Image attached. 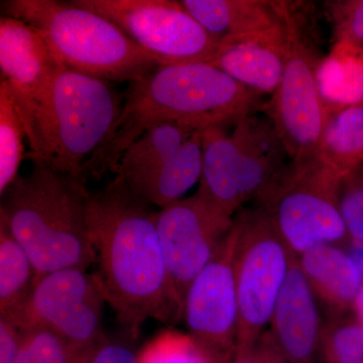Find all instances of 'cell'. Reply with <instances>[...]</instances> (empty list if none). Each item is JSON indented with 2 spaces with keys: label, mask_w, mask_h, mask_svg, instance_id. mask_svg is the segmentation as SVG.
<instances>
[{
  "label": "cell",
  "mask_w": 363,
  "mask_h": 363,
  "mask_svg": "<svg viewBox=\"0 0 363 363\" xmlns=\"http://www.w3.org/2000/svg\"><path fill=\"white\" fill-rule=\"evenodd\" d=\"M157 213L119 176L88 194L94 272L107 304L131 335L147 320L177 323L183 302L164 264Z\"/></svg>",
  "instance_id": "cell-1"
},
{
  "label": "cell",
  "mask_w": 363,
  "mask_h": 363,
  "mask_svg": "<svg viewBox=\"0 0 363 363\" xmlns=\"http://www.w3.org/2000/svg\"><path fill=\"white\" fill-rule=\"evenodd\" d=\"M121 116L102 147L85 164L86 175L114 173L128 147L157 124L196 130L235 124L259 108L260 95L207 62L160 65L130 82Z\"/></svg>",
  "instance_id": "cell-2"
},
{
  "label": "cell",
  "mask_w": 363,
  "mask_h": 363,
  "mask_svg": "<svg viewBox=\"0 0 363 363\" xmlns=\"http://www.w3.org/2000/svg\"><path fill=\"white\" fill-rule=\"evenodd\" d=\"M1 195L0 222L25 248L35 279L69 267L96 262L88 219L84 181L33 162Z\"/></svg>",
  "instance_id": "cell-3"
},
{
  "label": "cell",
  "mask_w": 363,
  "mask_h": 363,
  "mask_svg": "<svg viewBox=\"0 0 363 363\" xmlns=\"http://www.w3.org/2000/svg\"><path fill=\"white\" fill-rule=\"evenodd\" d=\"M123 98L109 81L62 66L38 107L26 157L84 181L85 164L108 138Z\"/></svg>",
  "instance_id": "cell-4"
},
{
  "label": "cell",
  "mask_w": 363,
  "mask_h": 363,
  "mask_svg": "<svg viewBox=\"0 0 363 363\" xmlns=\"http://www.w3.org/2000/svg\"><path fill=\"white\" fill-rule=\"evenodd\" d=\"M4 16L25 21L65 68L109 82H131L159 63L111 21L57 0H6Z\"/></svg>",
  "instance_id": "cell-5"
},
{
  "label": "cell",
  "mask_w": 363,
  "mask_h": 363,
  "mask_svg": "<svg viewBox=\"0 0 363 363\" xmlns=\"http://www.w3.org/2000/svg\"><path fill=\"white\" fill-rule=\"evenodd\" d=\"M216 125L202 130L203 162L196 195L221 216L233 219L255 200L288 157L269 117H245L233 133Z\"/></svg>",
  "instance_id": "cell-6"
},
{
  "label": "cell",
  "mask_w": 363,
  "mask_h": 363,
  "mask_svg": "<svg viewBox=\"0 0 363 363\" xmlns=\"http://www.w3.org/2000/svg\"><path fill=\"white\" fill-rule=\"evenodd\" d=\"M340 179L317 156L290 160L255 199L296 257L350 241L339 208Z\"/></svg>",
  "instance_id": "cell-7"
},
{
  "label": "cell",
  "mask_w": 363,
  "mask_h": 363,
  "mask_svg": "<svg viewBox=\"0 0 363 363\" xmlns=\"http://www.w3.org/2000/svg\"><path fill=\"white\" fill-rule=\"evenodd\" d=\"M240 233L236 253L238 334L235 350L259 340L269 326L274 307L295 255L257 206L236 215Z\"/></svg>",
  "instance_id": "cell-8"
},
{
  "label": "cell",
  "mask_w": 363,
  "mask_h": 363,
  "mask_svg": "<svg viewBox=\"0 0 363 363\" xmlns=\"http://www.w3.org/2000/svg\"><path fill=\"white\" fill-rule=\"evenodd\" d=\"M105 304L94 272L69 267L35 279L25 301L1 318L21 331L54 332L82 353L92 350L105 337L101 327Z\"/></svg>",
  "instance_id": "cell-9"
},
{
  "label": "cell",
  "mask_w": 363,
  "mask_h": 363,
  "mask_svg": "<svg viewBox=\"0 0 363 363\" xmlns=\"http://www.w3.org/2000/svg\"><path fill=\"white\" fill-rule=\"evenodd\" d=\"M116 23L159 65L209 62L218 40L173 0H73Z\"/></svg>",
  "instance_id": "cell-10"
},
{
  "label": "cell",
  "mask_w": 363,
  "mask_h": 363,
  "mask_svg": "<svg viewBox=\"0 0 363 363\" xmlns=\"http://www.w3.org/2000/svg\"><path fill=\"white\" fill-rule=\"evenodd\" d=\"M290 45L285 70L271 101L264 105L290 160L316 156L326 112L319 90L316 72L319 57L305 39L291 13Z\"/></svg>",
  "instance_id": "cell-11"
},
{
  "label": "cell",
  "mask_w": 363,
  "mask_h": 363,
  "mask_svg": "<svg viewBox=\"0 0 363 363\" xmlns=\"http://www.w3.org/2000/svg\"><path fill=\"white\" fill-rule=\"evenodd\" d=\"M240 233L234 216L233 227L213 259L189 286L183 306L189 333L226 358L233 354L238 342L235 262Z\"/></svg>",
  "instance_id": "cell-12"
},
{
  "label": "cell",
  "mask_w": 363,
  "mask_h": 363,
  "mask_svg": "<svg viewBox=\"0 0 363 363\" xmlns=\"http://www.w3.org/2000/svg\"><path fill=\"white\" fill-rule=\"evenodd\" d=\"M233 224V219L217 214L196 194L157 212L164 264L183 306L189 286L213 259Z\"/></svg>",
  "instance_id": "cell-13"
},
{
  "label": "cell",
  "mask_w": 363,
  "mask_h": 363,
  "mask_svg": "<svg viewBox=\"0 0 363 363\" xmlns=\"http://www.w3.org/2000/svg\"><path fill=\"white\" fill-rule=\"evenodd\" d=\"M62 65L39 33L25 21L0 18V71L23 117L30 150L35 117L45 90Z\"/></svg>",
  "instance_id": "cell-14"
},
{
  "label": "cell",
  "mask_w": 363,
  "mask_h": 363,
  "mask_svg": "<svg viewBox=\"0 0 363 363\" xmlns=\"http://www.w3.org/2000/svg\"><path fill=\"white\" fill-rule=\"evenodd\" d=\"M289 18L285 23L269 30L220 40L208 63L257 94H274L288 57Z\"/></svg>",
  "instance_id": "cell-15"
},
{
  "label": "cell",
  "mask_w": 363,
  "mask_h": 363,
  "mask_svg": "<svg viewBox=\"0 0 363 363\" xmlns=\"http://www.w3.org/2000/svg\"><path fill=\"white\" fill-rule=\"evenodd\" d=\"M318 306L295 257L272 313L269 330L289 363H319L323 325Z\"/></svg>",
  "instance_id": "cell-16"
},
{
  "label": "cell",
  "mask_w": 363,
  "mask_h": 363,
  "mask_svg": "<svg viewBox=\"0 0 363 363\" xmlns=\"http://www.w3.org/2000/svg\"><path fill=\"white\" fill-rule=\"evenodd\" d=\"M298 266L329 318L352 314L363 283L357 259L339 245H319L298 257Z\"/></svg>",
  "instance_id": "cell-17"
},
{
  "label": "cell",
  "mask_w": 363,
  "mask_h": 363,
  "mask_svg": "<svg viewBox=\"0 0 363 363\" xmlns=\"http://www.w3.org/2000/svg\"><path fill=\"white\" fill-rule=\"evenodd\" d=\"M188 13L215 40L262 32L285 23L288 2L266 0H183Z\"/></svg>",
  "instance_id": "cell-18"
},
{
  "label": "cell",
  "mask_w": 363,
  "mask_h": 363,
  "mask_svg": "<svg viewBox=\"0 0 363 363\" xmlns=\"http://www.w3.org/2000/svg\"><path fill=\"white\" fill-rule=\"evenodd\" d=\"M202 130L195 131L175 156L161 166L130 183L125 182L131 191L161 209L181 200L201 178Z\"/></svg>",
  "instance_id": "cell-19"
},
{
  "label": "cell",
  "mask_w": 363,
  "mask_h": 363,
  "mask_svg": "<svg viewBox=\"0 0 363 363\" xmlns=\"http://www.w3.org/2000/svg\"><path fill=\"white\" fill-rule=\"evenodd\" d=\"M320 97L327 114L363 105V49L335 42L316 72Z\"/></svg>",
  "instance_id": "cell-20"
},
{
  "label": "cell",
  "mask_w": 363,
  "mask_h": 363,
  "mask_svg": "<svg viewBox=\"0 0 363 363\" xmlns=\"http://www.w3.org/2000/svg\"><path fill=\"white\" fill-rule=\"evenodd\" d=\"M195 131L191 126L178 123L152 126L123 152L114 174L126 183L147 175L175 156Z\"/></svg>",
  "instance_id": "cell-21"
},
{
  "label": "cell",
  "mask_w": 363,
  "mask_h": 363,
  "mask_svg": "<svg viewBox=\"0 0 363 363\" xmlns=\"http://www.w3.org/2000/svg\"><path fill=\"white\" fill-rule=\"evenodd\" d=\"M316 156L339 177L363 164V105L327 114Z\"/></svg>",
  "instance_id": "cell-22"
},
{
  "label": "cell",
  "mask_w": 363,
  "mask_h": 363,
  "mask_svg": "<svg viewBox=\"0 0 363 363\" xmlns=\"http://www.w3.org/2000/svg\"><path fill=\"white\" fill-rule=\"evenodd\" d=\"M35 277L28 252L0 222V317L6 316L25 301Z\"/></svg>",
  "instance_id": "cell-23"
},
{
  "label": "cell",
  "mask_w": 363,
  "mask_h": 363,
  "mask_svg": "<svg viewBox=\"0 0 363 363\" xmlns=\"http://www.w3.org/2000/svg\"><path fill=\"white\" fill-rule=\"evenodd\" d=\"M23 117L4 80H0V194L16 181L25 154Z\"/></svg>",
  "instance_id": "cell-24"
},
{
  "label": "cell",
  "mask_w": 363,
  "mask_h": 363,
  "mask_svg": "<svg viewBox=\"0 0 363 363\" xmlns=\"http://www.w3.org/2000/svg\"><path fill=\"white\" fill-rule=\"evenodd\" d=\"M138 363H227L190 333L167 330L152 338L138 354Z\"/></svg>",
  "instance_id": "cell-25"
},
{
  "label": "cell",
  "mask_w": 363,
  "mask_h": 363,
  "mask_svg": "<svg viewBox=\"0 0 363 363\" xmlns=\"http://www.w3.org/2000/svg\"><path fill=\"white\" fill-rule=\"evenodd\" d=\"M320 360L324 363L363 362V331L353 313L329 318L323 325Z\"/></svg>",
  "instance_id": "cell-26"
},
{
  "label": "cell",
  "mask_w": 363,
  "mask_h": 363,
  "mask_svg": "<svg viewBox=\"0 0 363 363\" xmlns=\"http://www.w3.org/2000/svg\"><path fill=\"white\" fill-rule=\"evenodd\" d=\"M21 332L20 352L14 363H75L81 354L54 332L45 329Z\"/></svg>",
  "instance_id": "cell-27"
},
{
  "label": "cell",
  "mask_w": 363,
  "mask_h": 363,
  "mask_svg": "<svg viewBox=\"0 0 363 363\" xmlns=\"http://www.w3.org/2000/svg\"><path fill=\"white\" fill-rule=\"evenodd\" d=\"M339 208L351 245L363 247V164L341 177Z\"/></svg>",
  "instance_id": "cell-28"
},
{
  "label": "cell",
  "mask_w": 363,
  "mask_h": 363,
  "mask_svg": "<svg viewBox=\"0 0 363 363\" xmlns=\"http://www.w3.org/2000/svg\"><path fill=\"white\" fill-rule=\"evenodd\" d=\"M335 42L348 43L363 49V0L325 2Z\"/></svg>",
  "instance_id": "cell-29"
},
{
  "label": "cell",
  "mask_w": 363,
  "mask_h": 363,
  "mask_svg": "<svg viewBox=\"0 0 363 363\" xmlns=\"http://www.w3.org/2000/svg\"><path fill=\"white\" fill-rule=\"evenodd\" d=\"M227 363H289L269 330L252 346L234 350Z\"/></svg>",
  "instance_id": "cell-30"
},
{
  "label": "cell",
  "mask_w": 363,
  "mask_h": 363,
  "mask_svg": "<svg viewBox=\"0 0 363 363\" xmlns=\"http://www.w3.org/2000/svg\"><path fill=\"white\" fill-rule=\"evenodd\" d=\"M87 363H138V358L126 344L104 337L90 351Z\"/></svg>",
  "instance_id": "cell-31"
},
{
  "label": "cell",
  "mask_w": 363,
  "mask_h": 363,
  "mask_svg": "<svg viewBox=\"0 0 363 363\" xmlns=\"http://www.w3.org/2000/svg\"><path fill=\"white\" fill-rule=\"evenodd\" d=\"M23 332L6 318L0 317V363H14L21 345Z\"/></svg>",
  "instance_id": "cell-32"
},
{
  "label": "cell",
  "mask_w": 363,
  "mask_h": 363,
  "mask_svg": "<svg viewBox=\"0 0 363 363\" xmlns=\"http://www.w3.org/2000/svg\"><path fill=\"white\" fill-rule=\"evenodd\" d=\"M353 315L357 318L358 324L360 325L363 331V283L355 298L354 306H353Z\"/></svg>",
  "instance_id": "cell-33"
},
{
  "label": "cell",
  "mask_w": 363,
  "mask_h": 363,
  "mask_svg": "<svg viewBox=\"0 0 363 363\" xmlns=\"http://www.w3.org/2000/svg\"><path fill=\"white\" fill-rule=\"evenodd\" d=\"M90 351H87V352L81 353V354L79 355L77 359H76L75 363H87L88 355H89Z\"/></svg>",
  "instance_id": "cell-34"
},
{
  "label": "cell",
  "mask_w": 363,
  "mask_h": 363,
  "mask_svg": "<svg viewBox=\"0 0 363 363\" xmlns=\"http://www.w3.org/2000/svg\"><path fill=\"white\" fill-rule=\"evenodd\" d=\"M358 363H363V362H358Z\"/></svg>",
  "instance_id": "cell-35"
}]
</instances>
